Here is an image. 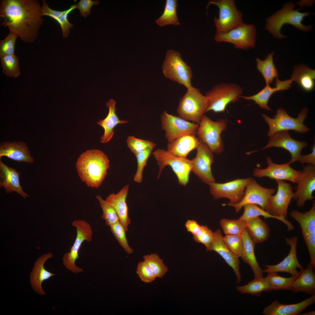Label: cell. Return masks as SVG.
Instances as JSON below:
<instances>
[{
	"mask_svg": "<svg viewBox=\"0 0 315 315\" xmlns=\"http://www.w3.org/2000/svg\"><path fill=\"white\" fill-rule=\"evenodd\" d=\"M0 4V25L24 42H34L43 20L38 1L3 0Z\"/></svg>",
	"mask_w": 315,
	"mask_h": 315,
	"instance_id": "6da1fadb",
	"label": "cell"
},
{
	"mask_svg": "<svg viewBox=\"0 0 315 315\" xmlns=\"http://www.w3.org/2000/svg\"><path fill=\"white\" fill-rule=\"evenodd\" d=\"M18 37L9 31L7 37L0 41V58L6 55H14L15 43Z\"/></svg>",
	"mask_w": 315,
	"mask_h": 315,
	"instance_id": "816d5d0a",
	"label": "cell"
},
{
	"mask_svg": "<svg viewBox=\"0 0 315 315\" xmlns=\"http://www.w3.org/2000/svg\"><path fill=\"white\" fill-rule=\"evenodd\" d=\"M267 273L265 278L270 284L272 291L282 290H291L292 284L298 276L285 277L280 276L276 272Z\"/></svg>",
	"mask_w": 315,
	"mask_h": 315,
	"instance_id": "f35d334b",
	"label": "cell"
},
{
	"mask_svg": "<svg viewBox=\"0 0 315 315\" xmlns=\"http://www.w3.org/2000/svg\"><path fill=\"white\" fill-rule=\"evenodd\" d=\"M315 71L304 64H300L294 67L291 79L297 83L303 90L309 92L314 88L315 85Z\"/></svg>",
	"mask_w": 315,
	"mask_h": 315,
	"instance_id": "d6a6232c",
	"label": "cell"
},
{
	"mask_svg": "<svg viewBox=\"0 0 315 315\" xmlns=\"http://www.w3.org/2000/svg\"><path fill=\"white\" fill-rule=\"evenodd\" d=\"M302 235L309 251L310 262L315 266V231Z\"/></svg>",
	"mask_w": 315,
	"mask_h": 315,
	"instance_id": "f5cc1de1",
	"label": "cell"
},
{
	"mask_svg": "<svg viewBox=\"0 0 315 315\" xmlns=\"http://www.w3.org/2000/svg\"><path fill=\"white\" fill-rule=\"evenodd\" d=\"M315 302V294L300 302L294 304H283L276 300L265 307L262 313L265 315H298Z\"/></svg>",
	"mask_w": 315,
	"mask_h": 315,
	"instance_id": "603a6c76",
	"label": "cell"
},
{
	"mask_svg": "<svg viewBox=\"0 0 315 315\" xmlns=\"http://www.w3.org/2000/svg\"><path fill=\"white\" fill-rule=\"evenodd\" d=\"M298 239L297 236L285 238L286 244L290 246L288 254L282 261L277 264L264 265L266 268L263 270V272L267 273L285 272L289 273L293 276L298 275L299 272L297 271V269L300 270L304 269L303 267L298 262L296 255Z\"/></svg>",
	"mask_w": 315,
	"mask_h": 315,
	"instance_id": "44dd1931",
	"label": "cell"
},
{
	"mask_svg": "<svg viewBox=\"0 0 315 315\" xmlns=\"http://www.w3.org/2000/svg\"><path fill=\"white\" fill-rule=\"evenodd\" d=\"M77 8V5L73 4L69 9L63 10L62 14L54 19L61 27L63 38H66L68 36L70 29L73 27V25L70 23L68 20V15L73 10Z\"/></svg>",
	"mask_w": 315,
	"mask_h": 315,
	"instance_id": "681fc988",
	"label": "cell"
},
{
	"mask_svg": "<svg viewBox=\"0 0 315 315\" xmlns=\"http://www.w3.org/2000/svg\"><path fill=\"white\" fill-rule=\"evenodd\" d=\"M20 173L15 169L7 166L0 160V187L3 186L6 193L15 192L24 199L28 195L24 191L19 180Z\"/></svg>",
	"mask_w": 315,
	"mask_h": 315,
	"instance_id": "484cf974",
	"label": "cell"
},
{
	"mask_svg": "<svg viewBox=\"0 0 315 315\" xmlns=\"http://www.w3.org/2000/svg\"><path fill=\"white\" fill-rule=\"evenodd\" d=\"M3 72L6 76L16 78L20 74L18 58L15 55H7L0 58Z\"/></svg>",
	"mask_w": 315,
	"mask_h": 315,
	"instance_id": "60d3db41",
	"label": "cell"
},
{
	"mask_svg": "<svg viewBox=\"0 0 315 315\" xmlns=\"http://www.w3.org/2000/svg\"><path fill=\"white\" fill-rule=\"evenodd\" d=\"M206 250L207 252L215 251L220 255L233 270L237 277V283H239L241 282L239 257L231 251L225 244L220 230L218 229L214 232L211 243Z\"/></svg>",
	"mask_w": 315,
	"mask_h": 315,
	"instance_id": "7402d4cb",
	"label": "cell"
},
{
	"mask_svg": "<svg viewBox=\"0 0 315 315\" xmlns=\"http://www.w3.org/2000/svg\"><path fill=\"white\" fill-rule=\"evenodd\" d=\"M116 101L110 99L106 103V106L108 109L107 116L103 120H99L97 124L104 129V132L101 138L100 142L102 143L108 142L113 138L114 133V129L118 125L125 124L127 120H120L116 113L115 108Z\"/></svg>",
	"mask_w": 315,
	"mask_h": 315,
	"instance_id": "f1b7e54d",
	"label": "cell"
},
{
	"mask_svg": "<svg viewBox=\"0 0 315 315\" xmlns=\"http://www.w3.org/2000/svg\"><path fill=\"white\" fill-rule=\"evenodd\" d=\"M243 91L240 86L234 83H221L214 86L205 95L209 102L205 113L210 111L215 113L224 112L229 103L239 100Z\"/></svg>",
	"mask_w": 315,
	"mask_h": 315,
	"instance_id": "ba28073f",
	"label": "cell"
},
{
	"mask_svg": "<svg viewBox=\"0 0 315 315\" xmlns=\"http://www.w3.org/2000/svg\"><path fill=\"white\" fill-rule=\"evenodd\" d=\"M200 140L194 135L181 136L168 142L167 150L175 155L185 158L192 150L196 148Z\"/></svg>",
	"mask_w": 315,
	"mask_h": 315,
	"instance_id": "1f68e13d",
	"label": "cell"
},
{
	"mask_svg": "<svg viewBox=\"0 0 315 315\" xmlns=\"http://www.w3.org/2000/svg\"><path fill=\"white\" fill-rule=\"evenodd\" d=\"M196 149V156L191 160V171L206 184L209 185L215 182L211 170V166L214 160L213 153L205 144L201 141Z\"/></svg>",
	"mask_w": 315,
	"mask_h": 315,
	"instance_id": "2e32d148",
	"label": "cell"
},
{
	"mask_svg": "<svg viewBox=\"0 0 315 315\" xmlns=\"http://www.w3.org/2000/svg\"><path fill=\"white\" fill-rule=\"evenodd\" d=\"M220 226L225 235H241L246 229V221L240 219H223L220 221Z\"/></svg>",
	"mask_w": 315,
	"mask_h": 315,
	"instance_id": "b9f144b4",
	"label": "cell"
},
{
	"mask_svg": "<svg viewBox=\"0 0 315 315\" xmlns=\"http://www.w3.org/2000/svg\"><path fill=\"white\" fill-rule=\"evenodd\" d=\"M246 228L254 242L259 243L267 240L270 233V228L266 222L257 217L246 221Z\"/></svg>",
	"mask_w": 315,
	"mask_h": 315,
	"instance_id": "836d02e7",
	"label": "cell"
},
{
	"mask_svg": "<svg viewBox=\"0 0 315 315\" xmlns=\"http://www.w3.org/2000/svg\"><path fill=\"white\" fill-rule=\"evenodd\" d=\"M102 209V218L105 221L106 225L110 227L119 221L118 216L113 207L99 195L96 197Z\"/></svg>",
	"mask_w": 315,
	"mask_h": 315,
	"instance_id": "ee69618b",
	"label": "cell"
},
{
	"mask_svg": "<svg viewBox=\"0 0 315 315\" xmlns=\"http://www.w3.org/2000/svg\"><path fill=\"white\" fill-rule=\"evenodd\" d=\"M301 315H315V311H312L308 312H305V313L302 314H301Z\"/></svg>",
	"mask_w": 315,
	"mask_h": 315,
	"instance_id": "680465c9",
	"label": "cell"
},
{
	"mask_svg": "<svg viewBox=\"0 0 315 315\" xmlns=\"http://www.w3.org/2000/svg\"><path fill=\"white\" fill-rule=\"evenodd\" d=\"M98 1L92 0H80L78 3L77 8L79 10L81 15L84 18H86L90 14V10L93 5H97L99 4Z\"/></svg>",
	"mask_w": 315,
	"mask_h": 315,
	"instance_id": "11a10c76",
	"label": "cell"
},
{
	"mask_svg": "<svg viewBox=\"0 0 315 315\" xmlns=\"http://www.w3.org/2000/svg\"><path fill=\"white\" fill-rule=\"evenodd\" d=\"M276 182L277 184V192L271 196L265 211L274 216L286 219L293 197V188L289 183L283 181L276 180Z\"/></svg>",
	"mask_w": 315,
	"mask_h": 315,
	"instance_id": "9a60e30c",
	"label": "cell"
},
{
	"mask_svg": "<svg viewBox=\"0 0 315 315\" xmlns=\"http://www.w3.org/2000/svg\"><path fill=\"white\" fill-rule=\"evenodd\" d=\"M243 244L241 257L251 268L255 278L263 277V270L257 260L254 252L256 243L249 235L246 229L242 234Z\"/></svg>",
	"mask_w": 315,
	"mask_h": 315,
	"instance_id": "4dcf8cb0",
	"label": "cell"
},
{
	"mask_svg": "<svg viewBox=\"0 0 315 315\" xmlns=\"http://www.w3.org/2000/svg\"><path fill=\"white\" fill-rule=\"evenodd\" d=\"M212 4L216 5L219 9L218 18H214L217 34L227 32L244 23L242 13L237 9L234 0L210 1L207 8Z\"/></svg>",
	"mask_w": 315,
	"mask_h": 315,
	"instance_id": "30bf717a",
	"label": "cell"
},
{
	"mask_svg": "<svg viewBox=\"0 0 315 315\" xmlns=\"http://www.w3.org/2000/svg\"><path fill=\"white\" fill-rule=\"evenodd\" d=\"M315 266L310 262L305 269H302L293 282L291 290L294 293L302 292L312 295L315 294Z\"/></svg>",
	"mask_w": 315,
	"mask_h": 315,
	"instance_id": "f546056e",
	"label": "cell"
},
{
	"mask_svg": "<svg viewBox=\"0 0 315 315\" xmlns=\"http://www.w3.org/2000/svg\"><path fill=\"white\" fill-rule=\"evenodd\" d=\"M273 54L272 52L263 60L258 57L256 58L257 68L264 77L266 85L272 83L274 79L278 76V71L274 63Z\"/></svg>",
	"mask_w": 315,
	"mask_h": 315,
	"instance_id": "8d00e7d4",
	"label": "cell"
},
{
	"mask_svg": "<svg viewBox=\"0 0 315 315\" xmlns=\"http://www.w3.org/2000/svg\"><path fill=\"white\" fill-rule=\"evenodd\" d=\"M308 111L307 108H304L299 113L296 118L290 116L286 111L281 108L277 110L276 114L273 116V118L262 114V117L269 127L267 136L270 137L278 132L285 130H292L301 133L307 132L310 129L303 123L307 117Z\"/></svg>",
	"mask_w": 315,
	"mask_h": 315,
	"instance_id": "5b68a950",
	"label": "cell"
},
{
	"mask_svg": "<svg viewBox=\"0 0 315 315\" xmlns=\"http://www.w3.org/2000/svg\"><path fill=\"white\" fill-rule=\"evenodd\" d=\"M52 253H49L39 257L35 262L30 274V282L31 286L34 291L40 295L46 294L42 287V282L55 275V274L46 270L44 267L46 261L52 258Z\"/></svg>",
	"mask_w": 315,
	"mask_h": 315,
	"instance_id": "83f0119b",
	"label": "cell"
},
{
	"mask_svg": "<svg viewBox=\"0 0 315 315\" xmlns=\"http://www.w3.org/2000/svg\"><path fill=\"white\" fill-rule=\"evenodd\" d=\"M127 146L135 154L150 148H153L155 144L148 140L136 138L134 136H129L127 140Z\"/></svg>",
	"mask_w": 315,
	"mask_h": 315,
	"instance_id": "7dc6e473",
	"label": "cell"
},
{
	"mask_svg": "<svg viewBox=\"0 0 315 315\" xmlns=\"http://www.w3.org/2000/svg\"><path fill=\"white\" fill-rule=\"evenodd\" d=\"M151 154L159 167L158 178L164 168L169 166L176 176L178 184L184 186L187 184L192 167L191 160L175 155L164 149H157Z\"/></svg>",
	"mask_w": 315,
	"mask_h": 315,
	"instance_id": "8992f818",
	"label": "cell"
},
{
	"mask_svg": "<svg viewBox=\"0 0 315 315\" xmlns=\"http://www.w3.org/2000/svg\"><path fill=\"white\" fill-rule=\"evenodd\" d=\"M251 178H238L223 183H211L209 184L210 192L215 199L225 198L230 200L229 204L238 203L243 198L246 186Z\"/></svg>",
	"mask_w": 315,
	"mask_h": 315,
	"instance_id": "5bb4252c",
	"label": "cell"
},
{
	"mask_svg": "<svg viewBox=\"0 0 315 315\" xmlns=\"http://www.w3.org/2000/svg\"><path fill=\"white\" fill-rule=\"evenodd\" d=\"M293 80L292 79L284 81H281L276 78L275 87H271L270 85L266 86L256 94L250 96H240V97L248 100H252L261 108L267 110H272L268 105V101L271 96L275 92L287 90L291 87Z\"/></svg>",
	"mask_w": 315,
	"mask_h": 315,
	"instance_id": "4316f807",
	"label": "cell"
},
{
	"mask_svg": "<svg viewBox=\"0 0 315 315\" xmlns=\"http://www.w3.org/2000/svg\"><path fill=\"white\" fill-rule=\"evenodd\" d=\"M295 5L289 2L284 4L283 8L266 20L265 29L268 31L275 38L282 39L286 38V36L280 33V30L285 24H289L303 31L307 32L312 28L311 25L305 26L302 23L304 18L310 14L307 12L301 13L299 11L300 8L294 10Z\"/></svg>",
	"mask_w": 315,
	"mask_h": 315,
	"instance_id": "3957f363",
	"label": "cell"
},
{
	"mask_svg": "<svg viewBox=\"0 0 315 315\" xmlns=\"http://www.w3.org/2000/svg\"><path fill=\"white\" fill-rule=\"evenodd\" d=\"M136 273L141 280L146 283L154 281L157 278L153 271L144 261L140 262L138 264Z\"/></svg>",
	"mask_w": 315,
	"mask_h": 315,
	"instance_id": "f907efd6",
	"label": "cell"
},
{
	"mask_svg": "<svg viewBox=\"0 0 315 315\" xmlns=\"http://www.w3.org/2000/svg\"><path fill=\"white\" fill-rule=\"evenodd\" d=\"M161 120L162 128L168 142L182 136L197 134L199 124L169 114L166 111L161 114Z\"/></svg>",
	"mask_w": 315,
	"mask_h": 315,
	"instance_id": "4fadbf2b",
	"label": "cell"
},
{
	"mask_svg": "<svg viewBox=\"0 0 315 315\" xmlns=\"http://www.w3.org/2000/svg\"><path fill=\"white\" fill-rule=\"evenodd\" d=\"M227 125L225 120L221 119L214 121L204 115L197 131L198 138L205 144L213 153L220 154L224 150L221 134L226 129Z\"/></svg>",
	"mask_w": 315,
	"mask_h": 315,
	"instance_id": "9c48e42d",
	"label": "cell"
},
{
	"mask_svg": "<svg viewBox=\"0 0 315 315\" xmlns=\"http://www.w3.org/2000/svg\"><path fill=\"white\" fill-rule=\"evenodd\" d=\"M144 261L149 266L157 278H162L168 271L163 260L156 253L143 256Z\"/></svg>",
	"mask_w": 315,
	"mask_h": 315,
	"instance_id": "7bdbcfd3",
	"label": "cell"
},
{
	"mask_svg": "<svg viewBox=\"0 0 315 315\" xmlns=\"http://www.w3.org/2000/svg\"><path fill=\"white\" fill-rule=\"evenodd\" d=\"M256 34L254 25L243 23L227 32L216 34L214 39L218 42L232 43L236 48L247 50L254 47Z\"/></svg>",
	"mask_w": 315,
	"mask_h": 315,
	"instance_id": "7c38bea8",
	"label": "cell"
},
{
	"mask_svg": "<svg viewBox=\"0 0 315 315\" xmlns=\"http://www.w3.org/2000/svg\"><path fill=\"white\" fill-rule=\"evenodd\" d=\"M267 144L262 149L272 147L281 148L287 150L291 155V158L288 162L290 164L298 161L302 149L307 146V142L300 141L292 138L288 131L278 132L269 137Z\"/></svg>",
	"mask_w": 315,
	"mask_h": 315,
	"instance_id": "ffe728a7",
	"label": "cell"
},
{
	"mask_svg": "<svg viewBox=\"0 0 315 315\" xmlns=\"http://www.w3.org/2000/svg\"><path fill=\"white\" fill-rule=\"evenodd\" d=\"M129 187V184L126 185L116 194H110L105 200L115 210L119 221L126 231H128V226L131 223V219L128 215V208L126 202Z\"/></svg>",
	"mask_w": 315,
	"mask_h": 315,
	"instance_id": "cb8c5ba5",
	"label": "cell"
},
{
	"mask_svg": "<svg viewBox=\"0 0 315 315\" xmlns=\"http://www.w3.org/2000/svg\"><path fill=\"white\" fill-rule=\"evenodd\" d=\"M110 227L111 232L124 251L128 254H132L133 250L128 243L126 236L127 231L122 224L119 221Z\"/></svg>",
	"mask_w": 315,
	"mask_h": 315,
	"instance_id": "f6af8a7d",
	"label": "cell"
},
{
	"mask_svg": "<svg viewBox=\"0 0 315 315\" xmlns=\"http://www.w3.org/2000/svg\"><path fill=\"white\" fill-rule=\"evenodd\" d=\"M244 211L239 219L246 221L255 217L263 216L265 219L272 218L277 219L285 224L288 223L286 219H283L274 216L263 210L257 205L254 204H248L244 206Z\"/></svg>",
	"mask_w": 315,
	"mask_h": 315,
	"instance_id": "ab89813d",
	"label": "cell"
},
{
	"mask_svg": "<svg viewBox=\"0 0 315 315\" xmlns=\"http://www.w3.org/2000/svg\"><path fill=\"white\" fill-rule=\"evenodd\" d=\"M153 149L152 148H148L135 154L137 162V169L134 176V180L135 182L139 183L142 182L144 169Z\"/></svg>",
	"mask_w": 315,
	"mask_h": 315,
	"instance_id": "bcb514c9",
	"label": "cell"
},
{
	"mask_svg": "<svg viewBox=\"0 0 315 315\" xmlns=\"http://www.w3.org/2000/svg\"><path fill=\"white\" fill-rule=\"evenodd\" d=\"M213 235L214 232L209 229L207 225H204V229L202 234L199 236H193V237L196 242L203 244L206 249L211 243Z\"/></svg>",
	"mask_w": 315,
	"mask_h": 315,
	"instance_id": "db71d44e",
	"label": "cell"
},
{
	"mask_svg": "<svg viewBox=\"0 0 315 315\" xmlns=\"http://www.w3.org/2000/svg\"><path fill=\"white\" fill-rule=\"evenodd\" d=\"M71 224L76 229V236L70 251L64 254L62 260L63 264L66 269L74 273H77L83 271V269L78 267L75 264V261L79 258L80 249L84 241L90 242L92 240L93 231L90 224L84 220H74Z\"/></svg>",
	"mask_w": 315,
	"mask_h": 315,
	"instance_id": "8fae6325",
	"label": "cell"
},
{
	"mask_svg": "<svg viewBox=\"0 0 315 315\" xmlns=\"http://www.w3.org/2000/svg\"><path fill=\"white\" fill-rule=\"evenodd\" d=\"M236 289L241 293H248L257 297H260L262 292L272 291L270 284L263 277L255 278L245 285L236 286Z\"/></svg>",
	"mask_w": 315,
	"mask_h": 315,
	"instance_id": "d590c367",
	"label": "cell"
},
{
	"mask_svg": "<svg viewBox=\"0 0 315 315\" xmlns=\"http://www.w3.org/2000/svg\"><path fill=\"white\" fill-rule=\"evenodd\" d=\"M209 104L208 97L192 86L180 99L177 113L180 118L199 124Z\"/></svg>",
	"mask_w": 315,
	"mask_h": 315,
	"instance_id": "277c9868",
	"label": "cell"
},
{
	"mask_svg": "<svg viewBox=\"0 0 315 315\" xmlns=\"http://www.w3.org/2000/svg\"><path fill=\"white\" fill-rule=\"evenodd\" d=\"M312 152L306 155H301L299 157L298 161L303 164L304 163L311 164L315 165V144L311 148Z\"/></svg>",
	"mask_w": 315,
	"mask_h": 315,
	"instance_id": "6f0895ef",
	"label": "cell"
},
{
	"mask_svg": "<svg viewBox=\"0 0 315 315\" xmlns=\"http://www.w3.org/2000/svg\"><path fill=\"white\" fill-rule=\"evenodd\" d=\"M177 2L176 0L166 1L163 13L156 20L157 24L161 27L168 25L180 24L177 14Z\"/></svg>",
	"mask_w": 315,
	"mask_h": 315,
	"instance_id": "74e56055",
	"label": "cell"
},
{
	"mask_svg": "<svg viewBox=\"0 0 315 315\" xmlns=\"http://www.w3.org/2000/svg\"><path fill=\"white\" fill-rule=\"evenodd\" d=\"M267 167L265 169L255 168L253 175L256 177H267L272 179L289 181L297 183L300 179L302 170H297L292 167L288 162L278 164L273 162L270 157L267 159Z\"/></svg>",
	"mask_w": 315,
	"mask_h": 315,
	"instance_id": "ac0fdd59",
	"label": "cell"
},
{
	"mask_svg": "<svg viewBox=\"0 0 315 315\" xmlns=\"http://www.w3.org/2000/svg\"><path fill=\"white\" fill-rule=\"evenodd\" d=\"M162 69L166 78L184 85L187 89L192 87L191 67L183 60L178 52L173 50L167 51Z\"/></svg>",
	"mask_w": 315,
	"mask_h": 315,
	"instance_id": "52a82bcc",
	"label": "cell"
},
{
	"mask_svg": "<svg viewBox=\"0 0 315 315\" xmlns=\"http://www.w3.org/2000/svg\"><path fill=\"white\" fill-rule=\"evenodd\" d=\"M109 161L104 153L97 149L83 153L78 158L76 167L81 180L88 187L98 188L107 173Z\"/></svg>",
	"mask_w": 315,
	"mask_h": 315,
	"instance_id": "7a4b0ae2",
	"label": "cell"
},
{
	"mask_svg": "<svg viewBox=\"0 0 315 315\" xmlns=\"http://www.w3.org/2000/svg\"><path fill=\"white\" fill-rule=\"evenodd\" d=\"M290 216L299 224L302 235L310 233L315 231V202L313 201L310 209L304 213L296 210H293Z\"/></svg>",
	"mask_w": 315,
	"mask_h": 315,
	"instance_id": "e575fe53",
	"label": "cell"
},
{
	"mask_svg": "<svg viewBox=\"0 0 315 315\" xmlns=\"http://www.w3.org/2000/svg\"><path fill=\"white\" fill-rule=\"evenodd\" d=\"M292 199L297 200L299 207L304 206L308 200L313 201L315 190V165L310 164L303 167L301 177L298 183Z\"/></svg>",
	"mask_w": 315,
	"mask_h": 315,
	"instance_id": "d6986e66",
	"label": "cell"
},
{
	"mask_svg": "<svg viewBox=\"0 0 315 315\" xmlns=\"http://www.w3.org/2000/svg\"><path fill=\"white\" fill-rule=\"evenodd\" d=\"M274 188L263 187L259 185L253 178H251L246 188L244 197L239 203L226 204L233 207L236 213L238 212L245 205L254 204L265 210L271 196L275 192Z\"/></svg>",
	"mask_w": 315,
	"mask_h": 315,
	"instance_id": "e0dca14e",
	"label": "cell"
},
{
	"mask_svg": "<svg viewBox=\"0 0 315 315\" xmlns=\"http://www.w3.org/2000/svg\"><path fill=\"white\" fill-rule=\"evenodd\" d=\"M3 156L18 162L32 163L34 161L27 145L20 141H7L0 143V159Z\"/></svg>",
	"mask_w": 315,
	"mask_h": 315,
	"instance_id": "d4e9b609",
	"label": "cell"
},
{
	"mask_svg": "<svg viewBox=\"0 0 315 315\" xmlns=\"http://www.w3.org/2000/svg\"><path fill=\"white\" fill-rule=\"evenodd\" d=\"M225 244L230 250L239 257H241L243 244L241 235H225L223 237Z\"/></svg>",
	"mask_w": 315,
	"mask_h": 315,
	"instance_id": "c3c4849f",
	"label": "cell"
},
{
	"mask_svg": "<svg viewBox=\"0 0 315 315\" xmlns=\"http://www.w3.org/2000/svg\"><path fill=\"white\" fill-rule=\"evenodd\" d=\"M188 232L192 233L193 236L200 235L204 229V225H200L195 220H188L185 224Z\"/></svg>",
	"mask_w": 315,
	"mask_h": 315,
	"instance_id": "9f6ffc18",
	"label": "cell"
}]
</instances>
